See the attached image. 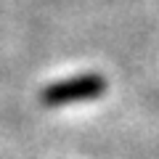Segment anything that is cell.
<instances>
[{
    "label": "cell",
    "instance_id": "1",
    "mask_svg": "<svg viewBox=\"0 0 159 159\" xmlns=\"http://www.w3.org/2000/svg\"><path fill=\"white\" fill-rule=\"evenodd\" d=\"M109 90L106 77H101L98 72H85V74H74L66 80H56L48 88L40 90V103L48 109H58L66 103H80V101H93L101 98Z\"/></svg>",
    "mask_w": 159,
    "mask_h": 159
}]
</instances>
